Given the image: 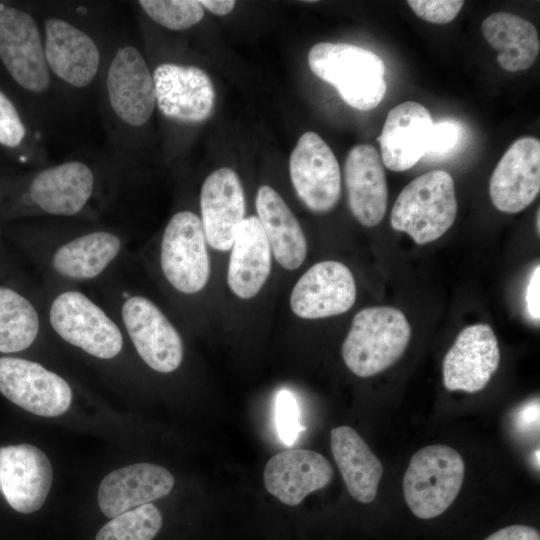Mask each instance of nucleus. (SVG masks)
<instances>
[{
  "label": "nucleus",
  "mask_w": 540,
  "mask_h": 540,
  "mask_svg": "<svg viewBox=\"0 0 540 540\" xmlns=\"http://www.w3.org/2000/svg\"><path fill=\"white\" fill-rule=\"evenodd\" d=\"M122 319L137 353L150 368L170 373L180 366L182 339L151 300L143 296L130 297L123 304Z\"/></svg>",
  "instance_id": "nucleus-10"
},
{
  "label": "nucleus",
  "mask_w": 540,
  "mask_h": 540,
  "mask_svg": "<svg viewBox=\"0 0 540 540\" xmlns=\"http://www.w3.org/2000/svg\"><path fill=\"white\" fill-rule=\"evenodd\" d=\"M201 223L207 243L218 251L231 249L245 218V195L237 173L222 167L203 182L200 192Z\"/></svg>",
  "instance_id": "nucleus-17"
},
{
  "label": "nucleus",
  "mask_w": 540,
  "mask_h": 540,
  "mask_svg": "<svg viewBox=\"0 0 540 540\" xmlns=\"http://www.w3.org/2000/svg\"><path fill=\"white\" fill-rule=\"evenodd\" d=\"M156 105L168 119L183 123L205 121L215 105L210 77L196 66L162 63L153 73Z\"/></svg>",
  "instance_id": "nucleus-11"
},
{
  "label": "nucleus",
  "mask_w": 540,
  "mask_h": 540,
  "mask_svg": "<svg viewBox=\"0 0 540 540\" xmlns=\"http://www.w3.org/2000/svg\"><path fill=\"white\" fill-rule=\"evenodd\" d=\"M485 540H540L538 530L526 525H511L499 529Z\"/></svg>",
  "instance_id": "nucleus-36"
},
{
  "label": "nucleus",
  "mask_w": 540,
  "mask_h": 540,
  "mask_svg": "<svg viewBox=\"0 0 540 540\" xmlns=\"http://www.w3.org/2000/svg\"><path fill=\"white\" fill-rule=\"evenodd\" d=\"M333 468L320 453L291 449L272 456L263 472L266 490L283 504L299 505L310 493L326 487Z\"/></svg>",
  "instance_id": "nucleus-18"
},
{
  "label": "nucleus",
  "mask_w": 540,
  "mask_h": 540,
  "mask_svg": "<svg viewBox=\"0 0 540 540\" xmlns=\"http://www.w3.org/2000/svg\"><path fill=\"white\" fill-rule=\"evenodd\" d=\"M0 59L22 88L39 93L49 87L44 45L30 14L13 7L0 8Z\"/></svg>",
  "instance_id": "nucleus-9"
},
{
  "label": "nucleus",
  "mask_w": 540,
  "mask_h": 540,
  "mask_svg": "<svg viewBox=\"0 0 540 540\" xmlns=\"http://www.w3.org/2000/svg\"><path fill=\"white\" fill-rule=\"evenodd\" d=\"M121 241L106 231L72 239L59 247L52 258L54 270L71 280H88L102 273L118 255Z\"/></svg>",
  "instance_id": "nucleus-28"
},
{
  "label": "nucleus",
  "mask_w": 540,
  "mask_h": 540,
  "mask_svg": "<svg viewBox=\"0 0 540 540\" xmlns=\"http://www.w3.org/2000/svg\"><path fill=\"white\" fill-rule=\"evenodd\" d=\"M44 53L48 68L77 88L89 85L99 69L100 52L94 40L64 19L46 20Z\"/></svg>",
  "instance_id": "nucleus-20"
},
{
  "label": "nucleus",
  "mask_w": 540,
  "mask_h": 540,
  "mask_svg": "<svg viewBox=\"0 0 540 540\" xmlns=\"http://www.w3.org/2000/svg\"><path fill=\"white\" fill-rule=\"evenodd\" d=\"M144 12L159 25L170 30H185L204 16V8L196 0H141Z\"/></svg>",
  "instance_id": "nucleus-31"
},
{
  "label": "nucleus",
  "mask_w": 540,
  "mask_h": 540,
  "mask_svg": "<svg viewBox=\"0 0 540 540\" xmlns=\"http://www.w3.org/2000/svg\"><path fill=\"white\" fill-rule=\"evenodd\" d=\"M271 264V248L258 217L244 218L231 246L227 272L229 288L239 298L254 297L266 282Z\"/></svg>",
  "instance_id": "nucleus-23"
},
{
  "label": "nucleus",
  "mask_w": 540,
  "mask_h": 540,
  "mask_svg": "<svg viewBox=\"0 0 540 540\" xmlns=\"http://www.w3.org/2000/svg\"><path fill=\"white\" fill-rule=\"evenodd\" d=\"M289 173L297 196L309 210L325 213L336 206L341 194L339 164L317 133L301 135L289 159Z\"/></svg>",
  "instance_id": "nucleus-7"
},
{
  "label": "nucleus",
  "mask_w": 540,
  "mask_h": 540,
  "mask_svg": "<svg viewBox=\"0 0 540 540\" xmlns=\"http://www.w3.org/2000/svg\"><path fill=\"white\" fill-rule=\"evenodd\" d=\"M465 466L461 455L446 445L421 448L410 459L403 479L405 501L421 519H432L450 507L459 494Z\"/></svg>",
  "instance_id": "nucleus-4"
},
{
  "label": "nucleus",
  "mask_w": 540,
  "mask_h": 540,
  "mask_svg": "<svg viewBox=\"0 0 540 540\" xmlns=\"http://www.w3.org/2000/svg\"><path fill=\"white\" fill-rule=\"evenodd\" d=\"M175 480L164 467L136 463L107 474L98 488V505L108 518L168 495Z\"/></svg>",
  "instance_id": "nucleus-19"
},
{
  "label": "nucleus",
  "mask_w": 540,
  "mask_h": 540,
  "mask_svg": "<svg viewBox=\"0 0 540 540\" xmlns=\"http://www.w3.org/2000/svg\"><path fill=\"white\" fill-rule=\"evenodd\" d=\"M53 470L38 447L19 444L0 447V492L17 512L39 510L50 491Z\"/></svg>",
  "instance_id": "nucleus-14"
},
{
  "label": "nucleus",
  "mask_w": 540,
  "mask_h": 540,
  "mask_svg": "<svg viewBox=\"0 0 540 540\" xmlns=\"http://www.w3.org/2000/svg\"><path fill=\"white\" fill-rule=\"evenodd\" d=\"M0 392L11 402L38 416L57 417L72 402L69 384L41 364L15 357L0 358Z\"/></svg>",
  "instance_id": "nucleus-8"
},
{
  "label": "nucleus",
  "mask_w": 540,
  "mask_h": 540,
  "mask_svg": "<svg viewBox=\"0 0 540 540\" xmlns=\"http://www.w3.org/2000/svg\"><path fill=\"white\" fill-rule=\"evenodd\" d=\"M356 300V284L350 269L338 261H322L310 267L296 282L290 307L303 319H321L347 312Z\"/></svg>",
  "instance_id": "nucleus-12"
},
{
  "label": "nucleus",
  "mask_w": 540,
  "mask_h": 540,
  "mask_svg": "<svg viewBox=\"0 0 540 540\" xmlns=\"http://www.w3.org/2000/svg\"><path fill=\"white\" fill-rule=\"evenodd\" d=\"M540 191V141L517 139L496 165L489 183L493 205L501 212L517 213L529 206Z\"/></svg>",
  "instance_id": "nucleus-16"
},
{
  "label": "nucleus",
  "mask_w": 540,
  "mask_h": 540,
  "mask_svg": "<svg viewBox=\"0 0 540 540\" xmlns=\"http://www.w3.org/2000/svg\"><path fill=\"white\" fill-rule=\"evenodd\" d=\"M94 187L91 169L68 161L40 171L30 184L32 201L47 213L70 216L85 206Z\"/></svg>",
  "instance_id": "nucleus-24"
},
{
  "label": "nucleus",
  "mask_w": 540,
  "mask_h": 540,
  "mask_svg": "<svg viewBox=\"0 0 540 540\" xmlns=\"http://www.w3.org/2000/svg\"><path fill=\"white\" fill-rule=\"evenodd\" d=\"M26 134L25 126L10 99L0 91V144L17 147Z\"/></svg>",
  "instance_id": "nucleus-34"
},
{
  "label": "nucleus",
  "mask_w": 540,
  "mask_h": 540,
  "mask_svg": "<svg viewBox=\"0 0 540 540\" xmlns=\"http://www.w3.org/2000/svg\"><path fill=\"white\" fill-rule=\"evenodd\" d=\"M460 127L452 120L434 123L426 154L443 155L452 151L460 138Z\"/></svg>",
  "instance_id": "nucleus-35"
},
{
  "label": "nucleus",
  "mask_w": 540,
  "mask_h": 540,
  "mask_svg": "<svg viewBox=\"0 0 540 540\" xmlns=\"http://www.w3.org/2000/svg\"><path fill=\"white\" fill-rule=\"evenodd\" d=\"M540 267L537 265L526 289V307L530 317L539 322L540 319Z\"/></svg>",
  "instance_id": "nucleus-37"
},
{
  "label": "nucleus",
  "mask_w": 540,
  "mask_h": 540,
  "mask_svg": "<svg viewBox=\"0 0 540 540\" xmlns=\"http://www.w3.org/2000/svg\"><path fill=\"white\" fill-rule=\"evenodd\" d=\"M39 331V318L29 300L0 287V352L15 353L31 346Z\"/></svg>",
  "instance_id": "nucleus-29"
},
{
  "label": "nucleus",
  "mask_w": 540,
  "mask_h": 540,
  "mask_svg": "<svg viewBox=\"0 0 540 540\" xmlns=\"http://www.w3.org/2000/svg\"><path fill=\"white\" fill-rule=\"evenodd\" d=\"M199 3L203 8L218 16L227 15L235 6L233 0H201Z\"/></svg>",
  "instance_id": "nucleus-39"
},
{
  "label": "nucleus",
  "mask_w": 540,
  "mask_h": 540,
  "mask_svg": "<svg viewBox=\"0 0 540 540\" xmlns=\"http://www.w3.org/2000/svg\"><path fill=\"white\" fill-rule=\"evenodd\" d=\"M481 31L488 44L497 51V61L504 70H526L538 56L537 29L524 18L509 12H495L483 20Z\"/></svg>",
  "instance_id": "nucleus-27"
},
{
  "label": "nucleus",
  "mask_w": 540,
  "mask_h": 540,
  "mask_svg": "<svg viewBox=\"0 0 540 540\" xmlns=\"http://www.w3.org/2000/svg\"><path fill=\"white\" fill-rule=\"evenodd\" d=\"M50 323L66 342L101 359L117 356L123 346L118 326L84 294L66 291L50 308Z\"/></svg>",
  "instance_id": "nucleus-6"
},
{
  "label": "nucleus",
  "mask_w": 540,
  "mask_h": 540,
  "mask_svg": "<svg viewBox=\"0 0 540 540\" xmlns=\"http://www.w3.org/2000/svg\"><path fill=\"white\" fill-rule=\"evenodd\" d=\"M500 360L497 338L488 324L464 328L443 361V383L450 391L475 393L496 372Z\"/></svg>",
  "instance_id": "nucleus-15"
},
{
  "label": "nucleus",
  "mask_w": 540,
  "mask_h": 540,
  "mask_svg": "<svg viewBox=\"0 0 540 540\" xmlns=\"http://www.w3.org/2000/svg\"><path fill=\"white\" fill-rule=\"evenodd\" d=\"M409 7L421 19L435 24L451 22L461 10V0H409Z\"/></svg>",
  "instance_id": "nucleus-33"
},
{
  "label": "nucleus",
  "mask_w": 540,
  "mask_h": 540,
  "mask_svg": "<svg viewBox=\"0 0 540 540\" xmlns=\"http://www.w3.org/2000/svg\"><path fill=\"white\" fill-rule=\"evenodd\" d=\"M456 213L452 176L447 171L434 170L413 179L400 192L390 224L422 245L440 238L454 223Z\"/></svg>",
  "instance_id": "nucleus-3"
},
{
  "label": "nucleus",
  "mask_w": 540,
  "mask_h": 540,
  "mask_svg": "<svg viewBox=\"0 0 540 540\" xmlns=\"http://www.w3.org/2000/svg\"><path fill=\"white\" fill-rule=\"evenodd\" d=\"M348 203L355 219L366 227L378 225L386 212L387 183L381 156L369 144L353 146L344 165Z\"/></svg>",
  "instance_id": "nucleus-22"
},
{
  "label": "nucleus",
  "mask_w": 540,
  "mask_h": 540,
  "mask_svg": "<svg viewBox=\"0 0 540 540\" xmlns=\"http://www.w3.org/2000/svg\"><path fill=\"white\" fill-rule=\"evenodd\" d=\"M162 523L159 509L147 503L111 519L100 528L95 540H153Z\"/></svg>",
  "instance_id": "nucleus-30"
},
{
  "label": "nucleus",
  "mask_w": 540,
  "mask_h": 540,
  "mask_svg": "<svg viewBox=\"0 0 540 540\" xmlns=\"http://www.w3.org/2000/svg\"><path fill=\"white\" fill-rule=\"evenodd\" d=\"M410 325L394 307L364 308L353 318L341 354L348 369L359 377L376 375L394 364L410 340Z\"/></svg>",
  "instance_id": "nucleus-2"
},
{
  "label": "nucleus",
  "mask_w": 540,
  "mask_h": 540,
  "mask_svg": "<svg viewBox=\"0 0 540 540\" xmlns=\"http://www.w3.org/2000/svg\"><path fill=\"white\" fill-rule=\"evenodd\" d=\"M308 64L318 78L331 84L355 109L376 108L386 94L385 64L376 53L363 47L320 42L310 49Z\"/></svg>",
  "instance_id": "nucleus-1"
},
{
  "label": "nucleus",
  "mask_w": 540,
  "mask_h": 540,
  "mask_svg": "<svg viewBox=\"0 0 540 540\" xmlns=\"http://www.w3.org/2000/svg\"><path fill=\"white\" fill-rule=\"evenodd\" d=\"M331 451L350 495L361 503L377 494L383 466L362 437L349 426L333 428Z\"/></svg>",
  "instance_id": "nucleus-26"
},
{
  "label": "nucleus",
  "mask_w": 540,
  "mask_h": 540,
  "mask_svg": "<svg viewBox=\"0 0 540 540\" xmlns=\"http://www.w3.org/2000/svg\"><path fill=\"white\" fill-rule=\"evenodd\" d=\"M256 210L276 261L287 270L299 268L307 255V242L289 206L275 189L262 185L256 195Z\"/></svg>",
  "instance_id": "nucleus-25"
},
{
  "label": "nucleus",
  "mask_w": 540,
  "mask_h": 540,
  "mask_svg": "<svg viewBox=\"0 0 540 540\" xmlns=\"http://www.w3.org/2000/svg\"><path fill=\"white\" fill-rule=\"evenodd\" d=\"M517 425L521 429L537 428L539 426V402L533 401L529 405L525 406L517 418Z\"/></svg>",
  "instance_id": "nucleus-38"
},
{
  "label": "nucleus",
  "mask_w": 540,
  "mask_h": 540,
  "mask_svg": "<svg viewBox=\"0 0 540 540\" xmlns=\"http://www.w3.org/2000/svg\"><path fill=\"white\" fill-rule=\"evenodd\" d=\"M433 124L430 112L418 102L392 108L377 138L383 164L395 172L413 167L426 155Z\"/></svg>",
  "instance_id": "nucleus-21"
},
{
  "label": "nucleus",
  "mask_w": 540,
  "mask_h": 540,
  "mask_svg": "<svg viewBox=\"0 0 540 540\" xmlns=\"http://www.w3.org/2000/svg\"><path fill=\"white\" fill-rule=\"evenodd\" d=\"M106 87L114 113L131 126L145 124L153 114L156 95L153 76L140 51L131 45L115 53Z\"/></svg>",
  "instance_id": "nucleus-13"
},
{
  "label": "nucleus",
  "mask_w": 540,
  "mask_h": 540,
  "mask_svg": "<svg viewBox=\"0 0 540 540\" xmlns=\"http://www.w3.org/2000/svg\"><path fill=\"white\" fill-rule=\"evenodd\" d=\"M160 264L167 281L179 292L194 294L207 284L210 262L201 219L180 211L169 220L161 241Z\"/></svg>",
  "instance_id": "nucleus-5"
},
{
  "label": "nucleus",
  "mask_w": 540,
  "mask_h": 540,
  "mask_svg": "<svg viewBox=\"0 0 540 540\" xmlns=\"http://www.w3.org/2000/svg\"><path fill=\"white\" fill-rule=\"evenodd\" d=\"M276 426L279 438L288 446L296 443L302 429L300 412L294 394L288 389H281L276 397Z\"/></svg>",
  "instance_id": "nucleus-32"
}]
</instances>
